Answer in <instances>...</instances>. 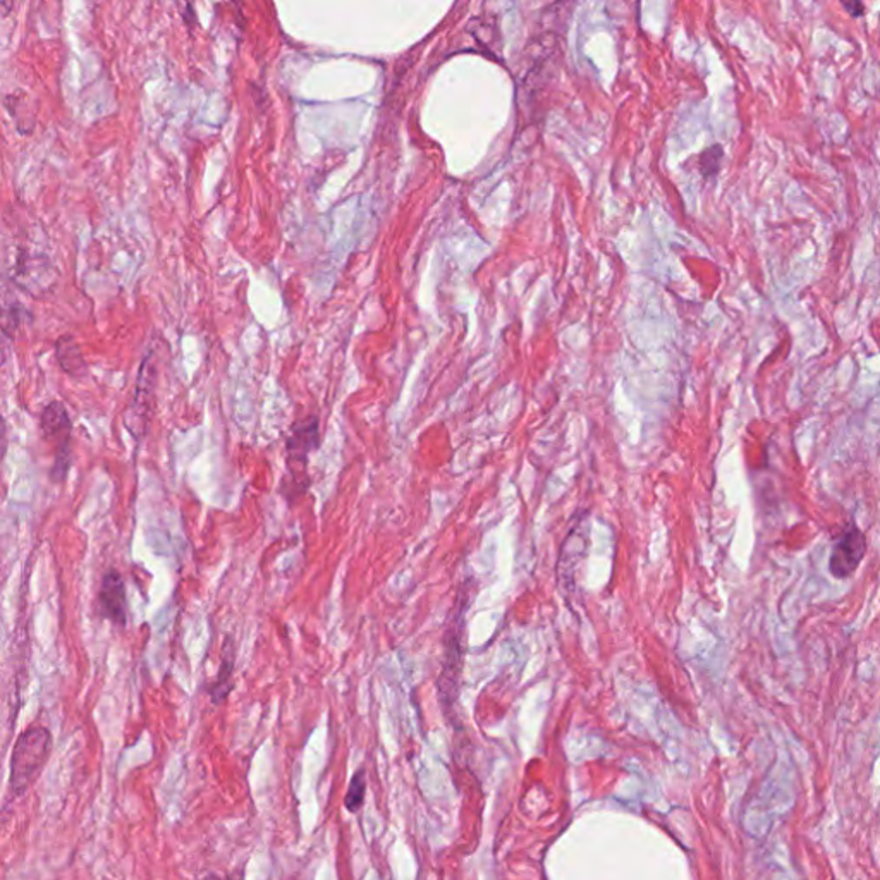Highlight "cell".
Wrapping results in <instances>:
<instances>
[{"label": "cell", "instance_id": "obj_9", "mask_svg": "<svg viewBox=\"0 0 880 880\" xmlns=\"http://www.w3.org/2000/svg\"><path fill=\"white\" fill-rule=\"evenodd\" d=\"M365 791H367V777H365V771H358L353 779H351V784H349V790H347V794H346V808L349 812H358L361 805H363V800H365Z\"/></svg>", "mask_w": 880, "mask_h": 880}, {"label": "cell", "instance_id": "obj_1", "mask_svg": "<svg viewBox=\"0 0 880 880\" xmlns=\"http://www.w3.org/2000/svg\"><path fill=\"white\" fill-rule=\"evenodd\" d=\"M318 448H320V419L316 415L298 419L289 427V432L285 437L289 477H287V483H283L281 487V492L285 495L287 501L293 502L308 491L310 487L308 458Z\"/></svg>", "mask_w": 880, "mask_h": 880}, {"label": "cell", "instance_id": "obj_7", "mask_svg": "<svg viewBox=\"0 0 880 880\" xmlns=\"http://www.w3.org/2000/svg\"><path fill=\"white\" fill-rule=\"evenodd\" d=\"M234 669H236L234 642H233L231 638H227L224 642V647H223V660H221L219 674H217L215 681L207 688L213 705L224 703L225 699L229 697V693L233 691V688H234V683H233Z\"/></svg>", "mask_w": 880, "mask_h": 880}, {"label": "cell", "instance_id": "obj_2", "mask_svg": "<svg viewBox=\"0 0 880 880\" xmlns=\"http://www.w3.org/2000/svg\"><path fill=\"white\" fill-rule=\"evenodd\" d=\"M52 751V734L47 728L35 726L23 732L16 741L11 757L9 791L11 796H23L44 772Z\"/></svg>", "mask_w": 880, "mask_h": 880}, {"label": "cell", "instance_id": "obj_10", "mask_svg": "<svg viewBox=\"0 0 880 880\" xmlns=\"http://www.w3.org/2000/svg\"><path fill=\"white\" fill-rule=\"evenodd\" d=\"M722 155H724V151H722V147H719V145L710 147L701 153L700 171L705 178H710V176L716 174L719 171V164L722 160Z\"/></svg>", "mask_w": 880, "mask_h": 880}, {"label": "cell", "instance_id": "obj_5", "mask_svg": "<svg viewBox=\"0 0 880 880\" xmlns=\"http://www.w3.org/2000/svg\"><path fill=\"white\" fill-rule=\"evenodd\" d=\"M98 611L116 626H128V595L126 583L116 569H109L98 590Z\"/></svg>", "mask_w": 880, "mask_h": 880}, {"label": "cell", "instance_id": "obj_6", "mask_svg": "<svg viewBox=\"0 0 880 880\" xmlns=\"http://www.w3.org/2000/svg\"><path fill=\"white\" fill-rule=\"evenodd\" d=\"M150 359H145L143 365H141V370H140V377H138V386H136V396L135 403H133V408L131 411L128 413L126 417V425L128 429L133 425V421L136 423L135 435L140 433L143 435L145 430H147V417H149V403H150V394H151V378H155V368L150 367Z\"/></svg>", "mask_w": 880, "mask_h": 880}, {"label": "cell", "instance_id": "obj_4", "mask_svg": "<svg viewBox=\"0 0 880 880\" xmlns=\"http://www.w3.org/2000/svg\"><path fill=\"white\" fill-rule=\"evenodd\" d=\"M865 535L856 526H851L841 535L834 545V549H833L831 561H829V571L833 573V576L839 578V580L848 578L858 569L860 563L865 557Z\"/></svg>", "mask_w": 880, "mask_h": 880}, {"label": "cell", "instance_id": "obj_3", "mask_svg": "<svg viewBox=\"0 0 880 880\" xmlns=\"http://www.w3.org/2000/svg\"><path fill=\"white\" fill-rule=\"evenodd\" d=\"M40 427L46 440L56 446L54 466L50 470V480L56 483H62L73 464V421L60 401L47 404L40 417Z\"/></svg>", "mask_w": 880, "mask_h": 880}, {"label": "cell", "instance_id": "obj_8", "mask_svg": "<svg viewBox=\"0 0 880 880\" xmlns=\"http://www.w3.org/2000/svg\"><path fill=\"white\" fill-rule=\"evenodd\" d=\"M56 357L60 368L71 377H83L87 373V361L83 358L79 346L73 341V337H62L56 344Z\"/></svg>", "mask_w": 880, "mask_h": 880}, {"label": "cell", "instance_id": "obj_11", "mask_svg": "<svg viewBox=\"0 0 880 880\" xmlns=\"http://www.w3.org/2000/svg\"><path fill=\"white\" fill-rule=\"evenodd\" d=\"M843 7L850 13L853 17H862L865 13V5L862 2H843Z\"/></svg>", "mask_w": 880, "mask_h": 880}]
</instances>
